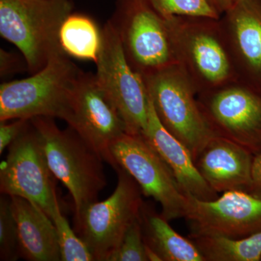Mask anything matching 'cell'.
<instances>
[{"label":"cell","instance_id":"cell-26","mask_svg":"<svg viewBox=\"0 0 261 261\" xmlns=\"http://www.w3.org/2000/svg\"><path fill=\"white\" fill-rule=\"evenodd\" d=\"M10 123L8 121L1 122L0 124V154H3L7 147H9L17 138L21 135L23 130L27 128L30 119L18 118L11 120Z\"/></svg>","mask_w":261,"mask_h":261},{"label":"cell","instance_id":"cell-1","mask_svg":"<svg viewBox=\"0 0 261 261\" xmlns=\"http://www.w3.org/2000/svg\"><path fill=\"white\" fill-rule=\"evenodd\" d=\"M220 18H166L178 65L197 94L240 80Z\"/></svg>","mask_w":261,"mask_h":261},{"label":"cell","instance_id":"cell-24","mask_svg":"<svg viewBox=\"0 0 261 261\" xmlns=\"http://www.w3.org/2000/svg\"><path fill=\"white\" fill-rule=\"evenodd\" d=\"M109 261H147L140 216L128 228L121 245Z\"/></svg>","mask_w":261,"mask_h":261},{"label":"cell","instance_id":"cell-19","mask_svg":"<svg viewBox=\"0 0 261 261\" xmlns=\"http://www.w3.org/2000/svg\"><path fill=\"white\" fill-rule=\"evenodd\" d=\"M59 40L63 53L70 58L96 63L102 46V29L88 15L72 12L62 23Z\"/></svg>","mask_w":261,"mask_h":261},{"label":"cell","instance_id":"cell-25","mask_svg":"<svg viewBox=\"0 0 261 261\" xmlns=\"http://www.w3.org/2000/svg\"><path fill=\"white\" fill-rule=\"evenodd\" d=\"M24 70L29 71L28 65L23 55L16 54L3 48L0 49V77L2 80L22 73Z\"/></svg>","mask_w":261,"mask_h":261},{"label":"cell","instance_id":"cell-21","mask_svg":"<svg viewBox=\"0 0 261 261\" xmlns=\"http://www.w3.org/2000/svg\"><path fill=\"white\" fill-rule=\"evenodd\" d=\"M51 221L56 226L61 261H93L94 256L85 243L70 227L62 214L59 202L55 207Z\"/></svg>","mask_w":261,"mask_h":261},{"label":"cell","instance_id":"cell-18","mask_svg":"<svg viewBox=\"0 0 261 261\" xmlns=\"http://www.w3.org/2000/svg\"><path fill=\"white\" fill-rule=\"evenodd\" d=\"M140 218L145 245L161 261H205L191 239L176 232L152 205L144 202Z\"/></svg>","mask_w":261,"mask_h":261},{"label":"cell","instance_id":"cell-14","mask_svg":"<svg viewBox=\"0 0 261 261\" xmlns=\"http://www.w3.org/2000/svg\"><path fill=\"white\" fill-rule=\"evenodd\" d=\"M219 20L240 80L261 89V3L241 0Z\"/></svg>","mask_w":261,"mask_h":261},{"label":"cell","instance_id":"cell-23","mask_svg":"<svg viewBox=\"0 0 261 261\" xmlns=\"http://www.w3.org/2000/svg\"><path fill=\"white\" fill-rule=\"evenodd\" d=\"M163 18L171 16L207 17L220 18L208 0H145Z\"/></svg>","mask_w":261,"mask_h":261},{"label":"cell","instance_id":"cell-13","mask_svg":"<svg viewBox=\"0 0 261 261\" xmlns=\"http://www.w3.org/2000/svg\"><path fill=\"white\" fill-rule=\"evenodd\" d=\"M71 127L102 159L112 166L111 146L126 133L124 122L118 110L98 84L95 74L82 72L75 88Z\"/></svg>","mask_w":261,"mask_h":261},{"label":"cell","instance_id":"cell-22","mask_svg":"<svg viewBox=\"0 0 261 261\" xmlns=\"http://www.w3.org/2000/svg\"><path fill=\"white\" fill-rule=\"evenodd\" d=\"M18 229L9 195L0 197V260L14 261L20 258Z\"/></svg>","mask_w":261,"mask_h":261},{"label":"cell","instance_id":"cell-7","mask_svg":"<svg viewBox=\"0 0 261 261\" xmlns=\"http://www.w3.org/2000/svg\"><path fill=\"white\" fill-rule=\"evenodd\" d=\"M109 20L127 61L141 76L178 64L166 18L145 0H117Z\"/></svg>","mask_w":261,"mask_h":261},{"label":"cell","instance_id":"cell-27","mask_svg":"<svg viewBox=\"0 0 261 261\" xmlns=\"http://www.w3.org/2000/svg\"><path fill=\"white\" fill-rule=\"evenodd\" d=\"M251 176V187L249 193L261 199V152L254 155Z\"/></svg>","mask_w":261,"mask_h":261},{"label":"cell","instance_id":"cell-12","mask_svg":"<svg viewBox=\"0 0 261 261\" xmlns=\"http://www.w3.org/2000/svg\"><path fill=\"white\" fill-rule=\"evenodd\" d=\"M188 197L185 219L190 230L189 238L240 239L261 231V199L249 192L230 190L214 200Z\"/></svg>","mask_w":261,"mask_h":261},{"label":"cell","instance_id":"cell-4","mask_svg":"<svg viewBox=\"0 0 261 261\" xmlns=\"http://www.w3.org/2000/svg\"><path fill=\"white\" fill-rule=\"evenodd\" d=\"M71 0H0V34L23 55L29 73L63 53L59 32Z\"/></svg>","mask_w":261,"mask_h":261},{"label":"cell","instance_id":"cell-3","mask_svg":"<svg viewBox=\"0 0 261 261\" xmlns=\"http://www.w3.org/2000/svg\"><path fill=\"white\" fill-rule=\"evenodd\" d=\"M30 120L39 135L48 167L68 189L77 216L84 207L97 201L107 185L104 160L71 127L61 129L50 117Z\"/></svg>","mask_w":261,"mask_h":261},{"label":"cell","instance_id":"cell-10","mask_svg":"<svg viewBox=\"0 0 261 261\" xmlns=\"http://www.w3.org/2000/svg\"><path fill=\"white\" fill-rule=\"evenodd\" d=\"M102 41L95 77L124 122L126 133L142 135L148 121L149 97L142 76L126 60L116 29L108 20L102 29Z\"/></svg>","mask_w":261,"mask_h":261},{"label":"cell","instance_id":"cell-29","mask_svg":"<svg viewBox=\"0 0 261 261\" xmlns=\"http://www.w3.org/2000/svg\"></svg>","mask_w":261,"mask_h":261},{"label":"cell","instance_id":"cell-5","mask_svg":"<svg viewBox=\"0 0 261 261\" xmlns=\"http://www.w3.org/2000/svg\"><path fill=\"white\" fill-rule=\"evenodd\" d=\"M142 78L160 121L195 161L216 135L202 115L193 85L178 64Z\"/></svg>","mask_w":261,"mask_h":261},{"label":"cell","instance_id":"cell-8","mask_svg":"<svg viewBox=\"0 0 261 261\" xmlns=\"http://www.w3.org/2000/svg\"><path fill=\"white\" fill-rule=\"evenodd\" d=\"M207 125L218 137L261 152V89L238 80L197 94Z\"/></svg>","mask_w":261,"mask_h":261},{"label":"cell","instance_id":"cell-9","mask_svg":"<svg viewBox=\"0 0 261 261\" xmlns=\"http://www.w3.org/2000/svg\"><path fill=\"white\" fill-rule=\"evenodd\" d=\"M112 168L119 166L130 174L142 194L161 204L168 221L185 219L188 195L182 190L168 165L142 137L125 133L111 146Z\"/></svg>","mask_w":261,"mask_h":261},{"label":"cell","instance_id":"cell-15","mask_svg":"<svg viewBox=\"0 0 261 261\" xmlns=\"http://www.w3.org/2000/svg\"><path fill=\"white\" fill-rule=\"evenodd\" d=\"M254 154L242 146L215 136L195 161L206 182L216 191L250 192Z\"/></svg>","mask_w":261,"mask_h":261},{"label":"cell","instance_id":"cell-28","mask_svg":"<svg viewBox=\"0 0 261 261\" xmlns=\"http://www.w3.org/2000/svg\"><path fill=\"white\" fill-rule=\"evenodd\" d=\"M216 11L222 15L238 4L241 0H208Z\"/></svg>","mask_w":261,"mask_h":261},{"label":"cell","instance_id":"cell-20","mask_svg":"<svg viewBox=\"0 0 261 261\" xmlns=\"http://www.w3.org/2000/svg\"><path fill=\"white\" fill-rule=\"evenodd\" d=\"M191 239L205 261H260L261 231L246 238L202 236Z\"/></svg>","mask_w":261,"mask_h":261},{"label":"cell","instance_id":"cell-2","mask_svg":"<svg viewBox=\"0 0 261 261\" xmlns=\"http://www.w3.org/2000/svg\"><path fill=\"white\" fill-rule=\"evenodd\" d=\"M82 72L70 57L62 53L28 78L3 82L0 86V122L44 116L68 123Z\"/></svg>","mask_w":261,"mask_h":261},{"label":"cell","instance_id":"cell-17","mask_svg":"<svg viewBox=\"0 0 261 261\" xmlns=\"http://www.w3.org/2000/svg\"><path fill=\"white\" fill-rule=\"evenodd\" d=\"M18 229L20 257L30 261H60L56 226L40 207L23 197L10 196Z\"/></svg>","mask_w":261,"mask_h":261},{"label":"cell","instance_id":"cell-11","mask_svg":"<svg viewBox=\"0 0 261 261\" xmlns=\"http://www.w3.org/2000/svg\"><path fill=\"white\" fill-rule=\"evenodd\" d=\"M54 178L32 122L8 147L0 166V192L23 197L40 207L51 219L58 203Z\"/></svg>","mask_w":261,"mask_h":261},{"label":"cell","instance_id":"cell-6","mask_svg":"<svg viewBox=\"0 0 261 261\" xmlns=\"http://www.w3.org/2000/svg\"><path fill=\"white\" fill-rule=\"evenodd\" d=\"M118 176L116 190L106 200L92 202L74 216L75 233L87 245L96 261H109L143 205L142 190L123 168H113Z\"/></svg>","mask_w":261,"mask_h":261},{"label":"cell","instance_id":"cell-16","mask_svg":"<svg viewBox=\"0 0 261 261\" xmlns=\"http://www.w3.org/2000/svg\"><path fill=\"white\" fill-rule=\"evenodd\" d=\"M142 137L168 165L187 195L201 200H214L218 198L219 193L215 191L199 172L188 149L163 126L149 97L148 121Z\"/></svg>","mask_w":261,"mask_h":261}]
</instances>
